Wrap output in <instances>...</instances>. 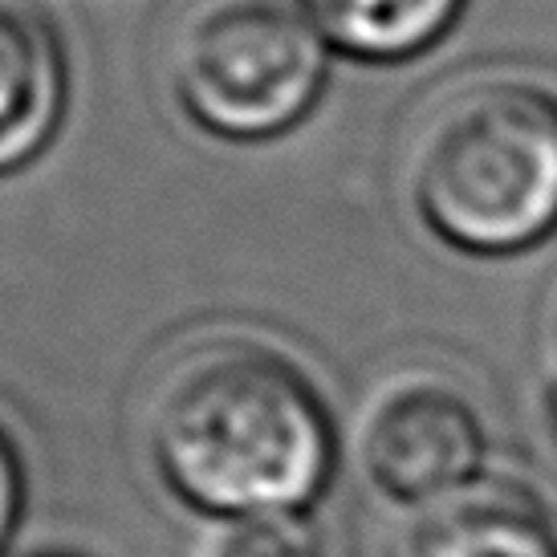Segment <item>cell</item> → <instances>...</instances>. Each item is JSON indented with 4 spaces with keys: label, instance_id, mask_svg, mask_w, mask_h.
I'll list each match as a JSON object with an SVG mask.
<instances>
[{
    "label": "cell",
    "instance_id": "obj_3",
    "mask_svg": "<svg viewBox=\"0 0 557 557\" xmlns=\"http://www.w3.org/2000/svg\"><path fill=\"white\" fill-rule=\"evenodd\" d=\"M330 58L301 0H187L168 41V82L203 135L264 143L318 107Z\"/></svg>",
    "mask_w": 557,
    "mask_h": 557
},
{
    "label": "cell",
    "instance_id": "obj_1",
    "mask_svg": "<svg viewBox=\"0 0 557 557\" xmlns=\"http://www.w3.org/2000/svg\"><path fill=\"white\" fill-rule=\"evenodd\" d=\"M147 444L159 480L216 521L310 512L338 468V432L310 374L261 342L184 358L151 403Z\"/></svg>",
    "mask_w": 557,
    "mask_h": 557
},
{
    "label": "cell",
    "instance_id": "obj_4",
    "mask_svg": "<svg viewBox=\"0 0 557 557\" xmlns=\"http://www.w3.org/2000/svg\"><path fill=\"white\" fill-rule=\"evenodd\" d=\"M488 435L465 391L444 379H403L367 407L358 468L403 509L428 505L484 476Z\"/></svg>",
    "mask_w": 557,
    "mask_h": 557
},
{
    "label": "cell",
    "instance_id": "obj_5",
    "mask_svg": "<svg viewBox=\"0 0 557 557\" xmlns=\"http://www.w3.org/2000/svg\"><path fill=\"white\" fill-rule=\"evenodd\" d=\"M387 557H557V525L533 488L480 476L403 512Z\"/></svg>",
    "mask_w": 557,
    "mask_h": 557
},
{
    "label": "cell",
    "instance_id": "obj_2",
    "mask_svg": "<svg viewBox=\"0 0 557 557\" xmlns=\"http://www.w3.org/2000/svg\"><path fill=\"white\" fill-rule=\"evenodd\" d=\"M423 228L468 257H517L557 233V90L472 82L423 123L411 156Z\"/></svg>",
    "mask_w": 557,
    "mask_h": 557
},
{
    "label": "cell",
    "instance_id": "obj_6",
    "mask_svg": "<svg viewBox=\"0 0 557 557\" xmlns=\"http://www.w3.org/2000/svg\"><path fill=\"white\" fill-rule=\"evenodd\" d=\"M65 107L70 62L58 25L29 0H0V175L46 151Z\"/></svg>",
    "mask_w": 557,
    "mask_h": 557
},
{
    "label": "cell",
    "instance_id": "obj_8",
    "mask_svg": "<svg viewBox=\"0 0 557 557\" xmlns=\"http://www.w3.org/2000/svg\"><path fill=\"white\" fill-rule=\"evenodd\" d=\"M203 557H322V542L306 512H269L220 521Z\"/></svg>",
    "mask_w": 557,
    "mask_h": 557
},
{
    "label": "cell",
    "instance_id": "obj_7",
    "mask_svg": "<svg viewBox=\"0 0 557 557\" xmlns=\"http://www.w3.org/2000/svg\"><path fill=\"white\" fill-rule=\"evenodd\" d=\"M325 46L367 65H403L435 49L468 0H301Z\"/></svg>",
    "mask_w": 557,
    "mask_h": 557
},
{
    "label": "cell",
    "instance_id": "obj_10",
    "mask_svg": "<svg viewBox=\"0 0 557 557\" xmlns=\"http://www.w3.org/2000/svg\"><path fill=\"white\" fill-rule=\"evenodd\" d=\"M554 428H557V391H554Z\"/></svg>",
    "mask_w": 557,
    "mask_h": 557
},
{
    "label": "cell",
    "instance_id": "obj_9",
    "mask_svg": "<svg viewBox=\"0 0 557 557\" xmlns=\"http://www.w3.org/2000/svg\"><path fill=\"white\" fill-rule=\"evenodd\" d=\"M21 509H25V460L9 428L0 423V554L13 542Z\"/></svg>",
    "mask_w": 557,
    "mask_h": 557
}]
</instances>
